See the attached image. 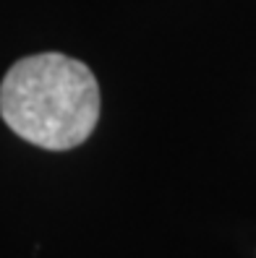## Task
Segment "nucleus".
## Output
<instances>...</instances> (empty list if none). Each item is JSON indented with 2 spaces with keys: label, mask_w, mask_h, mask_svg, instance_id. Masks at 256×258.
<instances>
[{
  "label": "nucleus",
  "mask_w": 256,
  "mask_h": 258,
  "mask_svg": "<svg viewBox=\"0 0 256 258\" xmlns=\"http://www.w3.org/2000/svg\"><path fill=\"white\" fill-rule=\"evenodd\" d=\"M0 117L24 141L66 151L99 120V86L81 60L42 52L13 63L0 84Z\"/></svg>",
  "instance_id": "f257e3e1"
}]
</instances>
